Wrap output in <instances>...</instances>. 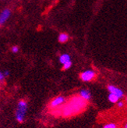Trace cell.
<instances>
[{
	"label": "cell",
	"instance_id": "obj_4",
	"mask_svg": "<svg viewBox=\"0 0 127 128\" xmlns=\"http://www.w3.org/2000/svg\"><path fill=\"white\" fill-rule=\"evenodd\" d=\"M66 102V100L64 97L59 96V97L54 98L52 101H51V102L49 103V107L52 108V110H55L56 108L63 106Z\"/></svg>",
	"mask_w": 127,
	"mask_h": 128
},
{
	"label": "cell",
	"instance_id": "obj_7",
	"mask_svg": "<svg viewBox=\"0 0 127 128\" xmlns=\"http://www.w3.org/2000/svg\"><path fill=\"white\" fill-rule=\"evenodd\" d=\"M80 97H81L83 99H84L85 101H89L91 98V94L89 92V90H87V89H82V90L80 92Z\"/></svg>",
	"mask_w": 127,
	"mask_h": 128
},
{
	"label": "cell",
	"instance_id": "obj_10",
	"mask_svg": "<svg viewBox=\"0 0 127 128\" xmlns=\"http://www.w3.org/2000/svg\"><path fill=\"white\" fill-rule=\"evenodd\" d=\"M108 98H109V101L110 102H112V103H117L119 100V98L118 97H116V95H114L111 93H109V96H108Z\"/></svg>",
	"mask_w": 127,
	"mask_h": 128
},
{
	"label": "cell",
	"instance_id": "obj_1",
	"mask_svg": "<svg viewBox=\"0 0 127 128\" xmlns=\"http://www.w3.org/2000/svg\"><path fill=\"white\" fill-rule=\"evenodd\" d=\"M87 105V102L80 96H74L69 99L68 102L61 106V116L64 117H70L81 112Z\"/></svg>",
	"mask_w": 127,
	"mask_h": 128
},
{
	"label": "cell",
	"instance_id": "obj_6",
	"mask_svg": "<svg viewBox=\"0 0 127 128\" xmlns=\"http://www.w3.org/2000/svg\"><path fill=\"white\" fill-rule=\"evenodd\" d=\"M10 16H11V10L9 9L4 10L1 14H0V25L4 24L9 20Z\"/></svg>",
	"mask_w": 127,
	"mask_h": 128
},
{
	"label": "cell",
	"instance_id": "obj_9",
	"mask_svg": "<svg viewBox=\"0 0 127 128\" xmlns=\"http://www.w3.org/2000/svg\"><path fill=\"white\" fill-rule=\"evenodd\" d=\"M58 40L60 43H66L69 40V35L66 33H62L59 35Z\"/></svg>",
	"mask_w": 127,
	"mask_h": 128
},
{
	"label": "cell",
	"instance_id": "obj_13",
	"mask_svg": "<svg viewBox=\"0 0 127 128\" xmlns=\"http://www.w3.org/2000/svg\"><path fill=\"white\" fill-rule=\"evenodd\" d=\"M12 52L13 53H17L19 52V48L17 46H13L12 48Z\"/></svg>",
	"mask_w": 127,
	"mask_h": 128
},
{
	"label": "cell",
	"instance_id": "obj_3",
	"mask_svg": "<svg viewBox=\"0 0 127 128\" xmlns=\"http://www.w3.org/2000/svg\"><path fill=\"white\" fill-rule=\"evenodd\" d=\"M95 76H96V74H95L94 70H86V71L81 73L80 75V79L84 82L91 81L92 80L95 78Z\"/></svg>",
	"mask_w": 127,
	"mask_h": 128
},
{
	"label": "cell",
	"instance_id": "obj_12",
	"mask_svg": "<svg viewBox=\"0 0 127 128\" xmlns=\"http://www.w3.org/2000/svg\"><path fill=\"white\" fill-rule=\"evenodd\" d=\"M103 128H117V126H116V125L115 124H106Z\"/></svg>",
	"mask_w": 127,
	"mask_h": 128
},
{
	"label": "cell",
	"instance_id": "obj_16",
	"mask_svg": "<svg viewBox=\"0 0 127 128\" xmlns=\"http://www.w3.org/2000/svg\"><path fill=\"white\" fill-rule=\"evenodd\" d=\"M2 74H3V75H4L5 76H9V70H5V71H4Z\"/></svg>",
	"mask_w": 127,
	"mask_h": 128
},
{
	"label": "cell",
	"instance_id": "obj_2",
	"mask_svg": "<svg viewBox=\"0 0 127 128\" xmlns=\"http://www.w3.org/2000/svg\"><path fill=\"white\" fill-rule=\"evenodd\" d=\"M27 111V103L24 100H20L18 102L17 108L16 111V119L19 123H23L24 121L25 114Z\"/></svg>",
	"mask_w": 127,
	"mask_h": 128
},
{
	"label": "cell",
	"instance_id": "obj_14",
	"mask_svg": "<svg viewBox=\"0 0 127 128\" xmlns=\"http://www.w3.org/2000/svg\"><path fill=\"white\" fill-rule=\"evenodd\" d=\"M117 106H118L119 108H123V107L124 106V102H122V101L118 102H117Z\"/></svg>",
	"mask_w": 127,
	"mask_h": 128
},
{
	"label": "cell",
	"instance_id": "obj_15",
	"mask_svg": "<svg viewBox=\"0 0 127 128\" xmlns=\"http://www.w3.org/2000/svg\"><path fill=\"white\" fill-rule=\"evenodd\" d=\"M5 80V76L3 75L2 72H0V82H3Z\"/></svg>",
	"mask_w": 127,
	"mask_h": 128
},
{
	"label": "cell",
	"instance_id": "obj_5",
	"mask_svg": "<svg viewBox=\"0 0 127 128\" xmlns=\"http://www.w3.org/2000/svg\"><path fill=\"white\" fill-rule=\"evenodd\" d=\"M107 89H108V91L109 92V93L116 95L119 98H122L124 97V93L123 90H121L120 88H118L113 85H108Z\"/></svg>",
	"mask_w": 127,
	"mask_h": 128
},
{
	"label": "cell",
	"instance_id": "obj_8",
	"mask_svg": "<svg viewBox=\"0 0 127 128\" xmlns=\"http://www.w3.org/2000/svg\"><path fill=\"white\" fill-rule=\"evenodd\" d=\"M69 61H71V58H70V56L69 54H62L59 57V62L61 64H65L66 62H69Z\"/></svg>",
	"mask_w": 127,
	"mask_h": 128
},
{
	"label": "cell",
	"instance_id": "obj_11",
	"mask_svg": "<svg viewBox=\"0 0 127 128\" xmlns=\"http://www.w3.org/2000/svg\"><path fill=\"white\" fill-rule=\"evenodd\" d=\"M72 66V62L71 61H69L67 62H66L65 64H63V70H69V68H71Z\"/></svg>",
	"mask_w": 127,
	"mask_h": 128
},
{
	"label": "cell",
	"instance_id": "obj_17",
	"mask_svg": "<svg viewBox=\"0 0 127 128\" xmlns=\"http://www.w3.org/2000/svg\"><path fill=\"white\" fill-rule=\"evenodd\" d=\"M124 128H127V125H126V124H125V126H124Z\"/></svg>",
	"mask_w": 127,
	"mask_h": 128
}]
</instances>
